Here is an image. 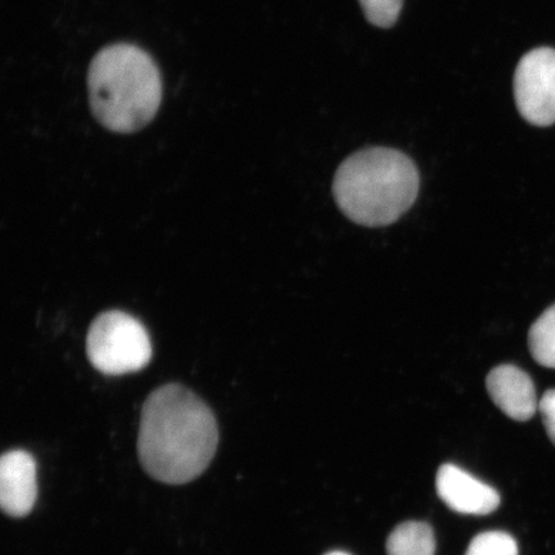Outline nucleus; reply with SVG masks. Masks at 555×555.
<instances>
[{"mask_svg":"<svg viewBox=\"0 0 555 555\" xmlns=\"http://www.w3.org/2000/svg\"><path fill=\"white\" fill-rule=\"evenodd\" d=\"M218 442L211 409L190 388L165 385L144 401L138 454L155 480L168 485L193 481L210 466Z\"/></svg>","mask_w":555,"mask_h":555,"instance_id":"1","label":"nucleus"},{"mask_svg":"<svg viewBox=\"0 0 555 555\" xmlns=\"http://www.w3.org/2000/svg\"><path fill=\"white\" fill-rule=\"evenodd\" d=\"M88 90L95 119L121 134L147 127L163 101L155 61L133 44H114L96 53L89 66Z\"/></svg>","mask_w":555,"mask_h":555,"instance_id":"2","label":"nucleus"},{"mask_svg":"<svg viewBox=\"0 0 555 555\" xmlns=\"http://www.w3.org/2000/svg\"><path fill=\"white\" fill-rule=\"evenodd\" d=\"M418 192L420 172L412 159L385 147L346 158L333 180L339 210L364 227L395 223L413 206Z\"/></svg>","mask_w":555,"mask_h":555,"instance_id":"3","label":"nucleus"},{"mask_svg":"<svg viewBox=\"0 0 555 555\" xmlns=\"http://www.w3.org/2000/svg\"><path fill=\"white\" fill-rule=\"evenodd\" d=\"M147 330L120 310L104 311L90 324L87 356L90 364L106 376H122L147 366L152 359Z\"/></svg>","mask_w":555,"mask_h":555,"instance_id":"4","label":"nucleus"},{"mask_svg":"<svg viewBox=\"0 0 555 555\" xmlns=\"http://www.w3.org/2000/svg\"><path fill=\"white\" fill-rule=\"evenodd\" d=\"M517 107L524 119L538 127L555 122V51L551 48L527 53L515 76Z\"/></svg>","mask_w":555,"mask_h":555,"instance_id":"5","label":"nucleus"},{"mask_svg":"<svg viewBox=\"0 0 555 555\" xmlns=\"http://www.w3.org/2000/svg\"><path fill=\"white\" fill-rule=\"evenodd\" d=\"M436 490L441 501L461 515H490L501 504L495 489L454 464H443L437 470Z\"/></svg>","mask_w":555,"mask_h":555,"instance_id":"6","label":"nucleus"},{"mask_svg":"<svg viewBox=\"0 0 555 555\" xmlns=\"http://www.w3.org/2000/svg\"><path fill=\"white\" fill-rule=\"evenodd\" d=\"M38 498L37 463L25 450H11L0 461V504L5 515L25 517Z\"/></svg>","mask_w":555,"mask_h":555,"instance_id":"7","label":"nucleus"},{"mask_svg":"<svg viewBox=\"0 0 555 555\" xmlns=\"http://www.w3.org/2000/svg\"><path fill=\"white\" fill-rule=\"evenodd\" d=\"M486 388L494 404L512 420L526 422L538 411L535 385L529 374L516 365L494 367L486 378Z\"/></svg>","mask_w":555,"mask_h":555,"instance_id":"8","label":"nucleus"},{"mask_svg":"<svg viewBox=\"0 0 555 555\" xmlns=\"http://www.w3.org/2000/svg\"><path fill=\"white\" fill-rule=\"evenodd\" d=\"M387 555H435L434 531L425 522H405L387 539Z\"/></svg>","mask_w":555,"mask_h":555,"instance_id":"9","label":"nucleus"},{"mask_svg":"<svg viewBox=\"0 0 555 555\" xmlns=\"http://www.w3.org/2000/svg\"><path fill=\"white\" fill-rule=\"evenodd\" d=\"M529 346L532 358L540 365L555 370V304L532 324Z\"/></svg>","mask_w":555,"mask_h":555,"instance_id":"10","label":"nucleus"},{"mask_svg":"<svg viewBox=\"0 0 555 555\" xmlns=\"http://www.w3.org/2000/svg\"><path fill=\"white\" fill-rule=\"evenodd\" d=\"M466 555H518V545L509 533L488 531L470 541Z\"/></svg>","mask_w":555,"mask_h":555,"instance_id":"11","label":"nucleus"},{"mask_svg":"<svg viewBox=\"0 0 555 555\" xmlns=\"http://www.w3.org/2000/svg\"><path fill=\"white\" fill-rule=\"evenodd\" d=\"M359 2L363 7L367 21L385 29L397 23L402 7V0H359Z\"/></svg>","mask_w":555,"mask_h":555,"instance_id":"12","label":"nucleus"},{"mask_svg":"<svg viewBox=\"0 0 555 555\" xmlns=\"http://www.w3.org/2000/svg\"><path fill=\"white\" fill-rule=\"evenodd\" d=\"M539 411L543 416L547 436L555 446V390H547L539 401Z\"/></svg>","mask_w":555,"mask_h":555,"instance_id":"13","label":"nucleus"},{"mask_svg":"<svg viewBox=\"0 0 555 555\" xmlns=\"http://www.w3.org/2000/svg\"><path fill=\"white\" fill-rule=\"evenodd\" d=\"M325 555H350V554H347L345 552H331V553L325 554Z\"/></svg>","mask_w":555,"mask_h":555,"instance_id":"14","label":"nucleus"}]
</instances>
